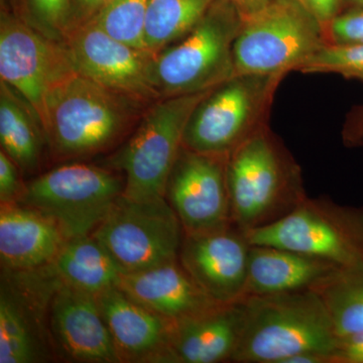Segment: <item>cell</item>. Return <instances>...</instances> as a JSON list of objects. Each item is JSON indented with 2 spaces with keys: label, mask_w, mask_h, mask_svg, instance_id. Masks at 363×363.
I'll list each match as a JSON object with an SVG mask.
<instances>
[{
  "label": "cell",
  "mask_w": 363,
  "mask_h": 363,
  "mask_svg": "<svg viewBox=\"0 0 363 363\" xmlns=\"http://www.w3.org/2000/svg\"><path fill=\"white\" fill-rule=\"evenodd\" d=\"M242 21L231 2L215 0L185 37L155 55L152 81L161 98L204 92L235 76L233 47Z\"/></svg>",
  "instance_id": "obj_4"
},
{
  "label": "cell",
  "mask_w": 363,
  "mask_h": 363,
  "mask_svg": "<svg viewBox=\"0 0 363 363\" xmlns=\"http://www.w3.org/2000/svg\"><path fill=\"white\" fill-rule=\"evenodd\" d=\"M118 286L136 302L174 322L219 304L195 283L179 259L123 274Z\"/></svg>",
  "instance_id": "obj_20"
},
{
  "label": "cell",
  "mask_w": 363,
  "mask_h": 363,
  "mask_svg": "<svg viewBox=\"0 0 363 363\" xmlns=\"http://www.w3.org/2000/svg\"><path fill=\"white\" fill-rule=\"evenodd\" d=\"M240 11L242 18L257 13L264 9L267 4H271L272 0H228Z\"/></svg>",
  "instance_id": "obj_35"
},
{
  "label": "cell",
  "mask_w": 363,
  "mask_h": 363,
  "mask_svg": "<svg viewBox=\"0 0 363 363\" xmlns=\"http://www.w3.org/2000/svg\"><path fill=\"white\" fill-rule=\"evenodd\" d=\"M0 143L21 173L39 171L47 143L45 131L32 107L4 81L0 84Z\"/></svg>",
  "instance_id": "obj_23"
},
{
  "label": "cell",
  "mask_w": 363,
  "mask_h": 363,
  "mask_svg": "<svg viewBox=\"0 0 363 363\" xmlns=\"http://www.w3.org/2000/svg\"><path fill=\"white\" fill-rule=\"evenodd\" d=\"M58 281L51 264L33 271L1 269L0 363L57 358L50 335L49 305Z\"/></svg>",
  "instance_id": "obj_11"
},
{
  "label": "cell",
  "mask_w": 363,
  "mask_h": 363,
  "mask_svg": "<svg viewBox=\"0 0 363 363\" xmlns=\"http://www.w3.org/2000/svg\"><path fill=\"white\" fill-rule=\"evenodd\" d=\"M331 363H363V332L339 337Z\"/></svg>",
  "instance_id": "obj_31"
},
{
  "label": "cell",
  "mask_w": 363,
  "mask_h": 363,
  "mask_svg": "<svg viewBox=\"0 0 363 363\" xmlns=\"http://www.w3.org/2000/svg\"><path fill=\"white\" fill-rule=\"evenodd\" d=\"M143 106L75 72L45 100L44 130L52 157L74 161L111 149L133 128Z\"/></svg>",
  "instance_id": "obj_1"
},
{
  "label": "cell",
  "mask_w": 363,
  "mask_h": 363,
  "mask_svg": "<svg viewBox=\"0 0 363 363\" xmlns=\"http://www.w3.org/2000/svg\"><path fill=\"white\" fill-rule=\"evenodd\" d=\"M124 178L95 164H62L26 184L18 204L51 219L69 240L94 233L123 194Z\"/></svg>",
  "instance_id": "obj_8"
},
{
  "label": "cell",
  "mask_w": 363,
  "mask_h": 363,
  "mask_svg": "<svg viewBox=\"0 0 363 363\" xmlns=\"http://www.w3.org/2000/svg\"><path fill=\"white\" fill-rule=\"evenodd\" d=\"M21 171L4 150H0V202L4 204L18 203L26 188L21 182Z\"/></svg>",
  "instance_id": "obj_30"
},
{
  "label": "cell",
  "mask_w": 363,
  "mask_h": 363,
  "mask_svg": "<svg viewBox=\"0 0 363 363\" xmlns=\"http://www.w3.org/2000/svg\"><path fill=\"white\" fill-rule=\"evenodd\" d=\"M49 330L59 359L121 363L97 295L59 279L50 301Z\"/></svg>",
  "instance_id": "obj_16"
},
{
  "label": "cell",
  "mask_w": 363,
  "mask_h": 363,
  "mask_svg": "<svg viewBox=\"0 0 363 363\" xmlns=\"http://www.w3.org/2000/svg\"><path fill=\"white\" fill-rule=\"evenodd\" d=\"M337 267L286 248L250 245L245 298L312 289Z\"/></svg>",
  "instance_id": "obj_21"
},
{
  "label": "cell",
  "mask_w": 363,
  "mask_h": 363,
  "mask_svg": "<svg viewBox=\"0 0 363 363\" xmlns=\"http://www.w3.org/2000/svg\"><path fill=\"white\" fill-rule=\"evenodd\" d=\"M209 91L161 98L143 113L135 133L116 157L114 164L124 174V197L135 201L164 199L169 174L183 147L189 117Z\"/></svg>",
  "instance_id": "obj_7"
},
{
  "label": "cell",
  "mask_w": 363,
  "mask_h": 363,
  "mask_svg": "<svg viewBox=\"0 0 363 363\" xmlns=\"http://www.w3.org/2000/svg\"><path fill=\"white\" fill-rule=\"evenodd\" d=\"M67 238L37 210L18 203L0 207L1 269L33 271L50 266Z\"/></svg>",
  "instance_id": "obj_19"
},
{
  "label": "cell",
  "mask_w": 363,
  "mask_h": 363,
  "mask_svg": "<svg viewBox=\"0 0 363 363\" xmlns=\"http://www.w3.org/2000/svg\"><path fill=\"white\" fill-rule=\"evenodd\" d=\"M233 223L248 231L274 224L308 197L297 160L271 126L227 157Z\"/></svg>",
  "instance_id": "obj_2"
},
{
  "label": "cell",
  "mask_w": 363,
  "mask_h": 363,
  "mask_svg": "<svg viewBox=\"0 0 363 363\" xmlns=\"http://www.w3.org/2000/svg\"><path fill=\"white\" fill-rule=\"evenodd\" d=\"M245 233L252 245L286 248L338 267L363 264V208L329 198L308 196L281 220Z\"/></svg>",
  "instance_id": "obj_9"
},
{
  "label": "cell",
  "mask_w": 363,
  "mask_h": 363,
  "mask_svg": "<svg viewBox=\"0 0 363 363\" xmlns=\"http://www.w3.org/2000/svg\"><path fill=\"white\" fill-rule=\"evenodd\" d=\"M297 71L303 74H337L363 82V44L324 45Z\"/></svg>",
  "instance_id": "obj_27"
},
{
  "label": "cell",
  "mask_w": 363,
  "mask_h": 363,
  "mask_svg": "<svg viewBox=\"0 0 363 363\" xmlns=\"http://www.w3.org/2000/svg\"><path fill=\"white\" fill-rule=\"evenodd\" d=\"M326 45L323 26L302 0H272L243 18L234 43V72L288 75Z\"/></svg>",
  "instance_id": "obj_6"
},
{
  "label": "cell",
  "mask_w": 363,
  "mask_h": 363,
  "mask_svg": "<svg viewBox=\"0 0 363 363\" xmlns=\"http://www.w3.org/2000/svg\"><path fill=\"white\" fill-rule=\"evenodd\" d=\"M28 18L23 20L49 39L63 43L70 30L73 0H26Z\"/></svg>",
  "instance_id": "obj_28"
},
{
  "label": "cell",
  "mask_w": 363,
  "mask_h": 363,
  "mask_svg": "<svg viewBox=\"0 0 363 363\" xmlns=\"http://www.w3.org/2000/svg\"><path fill=\"white\" fill-rule=\"evenodd\" d=\"M245 321V300H240L174 322L171 363L233 362Z\"/></svg>",
  "instance_id": "obj_18"
},
{
  "label": "cell",
  "mask_w": 363,
  "mask_h": 363,
  "mask_svg": "<svg viewBox=\"0 0 363 363\" xmlns=\"http://www.w3.org/2000/svg\"><path fill=\"white\" fill-rule=\"evenodd\" d=\"M250 243L234 224L184 233L179 260L196 284L217 303L243 300Z\"/></svg>",
  "instance_id": "obj_15"
},
{
  "label": "cell",
  "mask_w": 363,
  "mask_h": 363,
  "mask_svg": "<svg viewBox=\"0 0 363 363\" xmlns=\"http://www.w3.org/2000/svg\"><path fill=\"white\" fill-rule=\"evenodd\" d=\"M355 6H363V0H350Z\"/></svg>",
  "instance_id": "obj_36"
},
{
  "label": "cell",
  "mask_w": 363,
  "mask_h": 363,
  "mask_svg": "<svg viewBox=\"0 0 363 363\" xmlns=\"http://www.w3.org/2000/svg\"><path fill=\"white\" fill-rule=\"evenodd\" d=\"M121 362L171 363L174 321L136 302L119 286L98 294Z\"/></svg>",
  "instance_id": "obj_17"
},
{
  "label": "cell",
  "mask_w": 363,
  "mask_h": 363,
  "mask_svg": "<svg viewBox=\"0 0 363 363\" xmlns=\"http://www.w3.org/2000/svg\"><path fill=\"white\" fill-rule=\"evenodd\" d=\"M303 4L320 21L323 30L336 16L342 11L344 0H302Z\"/></svg>",
  "instance_id": "obj_33"
},
{
  "label": "cell",
  "mask_w": 363,
  "mask_h": 363,
  "mask_svg": "<svg viewBox=\"0 0 363 363\" xmlns=\"http://www.w3.org/2000/svg\"><path fill=\"white\" fill-rule=\"evenodd\" d=\"M63 44L80 75L145 105L161 99L152 81V52L124 44L91 23L71 28Z\"/></svg>",
  "instance_id": "obj_13"
},
{
  "label": "cell",
  "mask_w": 363,
  "mask_h": 363,
  "mask_svg": "<svg viewBox=\"0 0 363 363\" xmlns=\"http://www.w3.org/2000/svg\"><path fill=\"white\" fill-rule=\"evenodd\" d=\"M111 1V0H73L71 28L84 25L92 20Z\"/></svg>",
  "instance_id": "obj_34"
},
{
  "label": "cell",
  "mask_w": 363,
  "mask_h": 363,
  "mask_svg": "<svg viewBox=\"0 0 363 363\" xmlns=\"http://www.w3.org/2000/svg\"><path fill=\"white\" fill-rule=\"evenodd\" d=\"M184 233H203L233 224L227 157L182 147L164 194Z\"/></svg>",
  "instance_id": "obj_14"
},
{
  "label": "cell",
  "mask_w": 363,
  "mask_h": 363,
  "mask_svg": "<svg viewBox=\"0 0 363 363\" xmlns=\"http://www.w3.org/2000/svg\"><path fill=\"white\" fill-rule=\"evenodd\" d=\"M51 267L60 281L93 295L118 286L123 274L92 234L67 240Z\"/></svg>",
  "instance_id": "obj_22"
},
{
  "label": "cell",
  "mask_w": 363,
  "mask_h": 363,
  "mask_svg": "<svg viewBox=\"0 0 363 363\" xmlns=\"http://www.w3.org/2000/svg\"><path fill=\"white\" fill-rule=\"evenodd\" d=\"M286 76L241 74L210 90L189 117L183 147L230 156L269 125L274 95Z\"/></svg>",
  "instance_id": "obj_5"
},
{
  "label": "cell",
  "mask_w": 363,
  "mask_h": 363,
  "mask_svg": "<svg viewBox=\"0 0 363 363\" xmlns=\"http://www.w3.org/2000/svg\"><path fill=\"white\" fill-rule=\"evenodd\" d=\"M245 321L236 363H285L303 352L328 353L338 335L312 289L245 298Z\"/></svg>",
  "instance_id": "obj_3"
},
{
  "label": "cell",
  "mask_w": 363,
  "mask_h": 363,
  "mask_svg": "<svg viewBox=\"0 0 363 363\" xmlns=\"http://www.w3.org/2000/svg\"><path fill=\"white\" fill-rule=\"evenodd\" d=\"M75 72L63 43L49 39L25 21L2 11L0 77L32 107L43 130L48 94Z\"/></svg>",
  "instance_id": "obj_12"
},
{
  "label": "cell",
  "mask_w": 363,
  "mask_h": 363,
  "mask_svg": "<svg viewBox=\"0 0 363 363\" xmlns=\"http://www.w3.org/2000/svg\"><path fill=\"white\" fill-rule=\"evenodd\" d=\"M150 0H111L88 23L114 39L145 50V28Z\"/></svg>",
  "instance_id": "obj_26"
},
{
  "label": "cell",
  "mask_w": 363,
  "mask_h": 363,
  "mask_svg": "<svg viewBox=\"0 0 363 363\" xmlns=\"http://www.w3.org/2000/svg\"><path fill=\"white\" fill-rule=\"evenodd\" d=\"M215 0H150L145 50L156 55L178 42L206 14Z\"/></svg>",
  "instance_id": "obj_25"
},
{
  "label": "cell",
  "mask_w": 363,
  "mask_h": 363,
  "mask_svg": "<svg viewBox=\"0 0 363 363\" xmlns=\"http://www.w3.org/2000/svg\"><path fill=\"white\" fill-rule=\"evenodd\" d=\"M92 235L123 274L179 259L184 230L166 198L135 201L121 195Z\"/></svg>",
  "instance_id": "obj_10"
},
{
  "label": "cell",
  "mask_w": 363,
  "mask_h": 363,
  "mask_svg": "<svg viewBox=\"0 0 363 363\" xmlns=\"http://www.w3.org/2000/svg\"><path fill=\"white\" fill-rule=\"evenodd\" d=\"M341 135L346 147H363V105L351 109L344 121Z\"/></svg>",
  "instance_id": "obj_32"
},
{
  "label": "cell",
  "mask_w": 363,
  "mask_h": 363,
  "mask_svg": "<svg viewBox=\"0 0 363 363\" xmlns=\"http://www.w3.org/2000/svg\"><path fill=\"white\" fill-rule=\"evenodd\" d=\"M327 45L363 44V6L342 11L324 28Z\"/></svg>",
  "instance_id": "obj_29"
},
{
  "label": "cell",
  "mask_w": 363,
  "mask_h": 363,
  "mask_svg": "<svg viewBox=\"0 0 363 363\" xmlns=\"http://www.w3.org/2000/svg\"><path fill=\"white\" fill-rule=\"evenodd\" d=\"M338 337L363 332V264L339 267L313 286Z\"/></svg>",
  "instance_id": "obj_24"
}]
</instances>
